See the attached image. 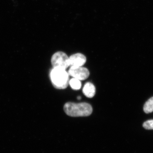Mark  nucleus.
Instances as JSON below:
<instances>
[{
  "label": "nucleus",
  "instance_id": "nucleus-7",
  "mask_svg": "<svg viewBox=\"0 0 153 153\" xmlns=\"http://www.w3.org/2000/svg\"><path fill=\"white\" fill-rule=\"evenodd\" d=\"M144 111L146 114L150 113L153 111V97L146 102L143 107Z\"/></svg>",
  "mask_w": 153,
  "mask_h": 153
},
{
  "label": "nucleus",
  "instance_id": "nucleus-1",
  "mask_svg": "<svg viewBox=\"0 0 153 153\" xmlns=\"http://www.w3.org/2000/svg\"><path fill=\"white\" fill-rule=\"evenodd\" d=\"M63 109L67 115L72 117L88 116L93 111L91 105L86 102L79 103L67 102L64 105Z\"/></svg>",
  "mask_w": 153,
  "mask_h": 153
},
{
  "label": "nucleus",
  "instance_id": "nucleus-4",
  "mask_svg": "<svg viewBox=\"0 0 153 153\" xmlns=\"http://www.w3.org/2000/svg\"><path fill=\"white\" fill-rule=\"evenodd\" d=\"M68 74L79 80H85L90 73L87 68L82 66H71L68 70Z\"/></svg>",
  "mask_w": 153,
  "mask_h": 153
},
{
  "label": "nucleus",
  "instance_id": "nucleus-10",
  "mask_svg": "<svg viewBox=\"0 0 153 153\" xmlns=\"http://www.w3.org/2000/svg\"><path fill=\"white\" fill-rule=\"evenodd\" d=\"M80 98H81V97H77V99H78V100H80Z\"/></svg>",
  "mask_w": 153,
  "mask_h": 153
},
{
  "label": "nucleus",
  "instance_id": "nucleus-5",
  "mask_svg": "<svg viewBox=\"0 0 153 153\" xmlns=\"http://www.w3.org/2000/svg\"><path fill=\"white\" fill-rule=\"evenodd\" d=\"M69 64L71 66H82L86 61L85 55L81 53H76L69 57Z\"/></svg>",
  "mask_w": 153,
  "mask_h": 153
},
{
  "label": "nucleus",
  "instance_id": "nucleus-8",
  "mask_svg": "<svg viewBox=\"0 0 153 153\" xmlns=\"http://www.w3.org/2000/svg\"><path fill=\"white\" fill-rule=\"evenodd\" d=\"M69 84L71 88L74 90H78L81 87V83L80 80L76 78H72L69 81Z\"/></svg>",
  "mask_w": 153,
  "mask_h": 153
},
{
  "label": "nucleus",
  "instance_id": "nucleus-2",
  "mask_svg": "<svg viewBox=\"0 0 153 153\" xmlns=\"http://www.w3.org/2000/svg\"><path fill=\"white\" fill-rule=\"evenodd\" d=\"M50 76L52 85L57 89H65L69 84V74L66 70L53 68Z\"/></svg>",
  "mask_w": 153,
  "mask_h": 153
},
{
  "label": "nucleus",
  "instance_id": "nucleus-3",
  "mask_svg": "<svg viewBox=\"0 0 153 153\" xmlns=\"http://www.w3.org/2000/svg\"><path fill=\"white\" fill-rule=\"evenodd\" d=\"M53 68H60L66 70L69 64V57L66 53L62 52H56L53 55L51 59Z\"/></svg>",
  "mask_w": 153,
  "mask_h": 153
},
{
  "label": "nucleus",
  "instance_id": "nucleus-9",
  "mask_svg": "<svg viewBox=\"0 0 153 153\" xmlns=\"http://www.w3.org/2000/svg\"><path fill=\"white\" fill-rule=\"evenodd\" d=\"M143 126L146 129L153 130V120H147L144 123Z\"/></svg>",
  "mask_w": 153,
  "mask_h": 153
},
{
  "label": "nucleus",
  "instance_id": "nucleus-6",
  "mask_svg": "<svg viewBox=\"0 0 153 153\" xmlns=\"http://www.w3.org/2000/svg\"><path fill=\"white\" fill-rule=\"evenodd\" d=\"M82 91L85 96L88 98H92L95 94V86L91 82H86L84 85Z\"/></svg>",
  "mask_w": 153,
  "mask_h": 153
}]
</instances>
